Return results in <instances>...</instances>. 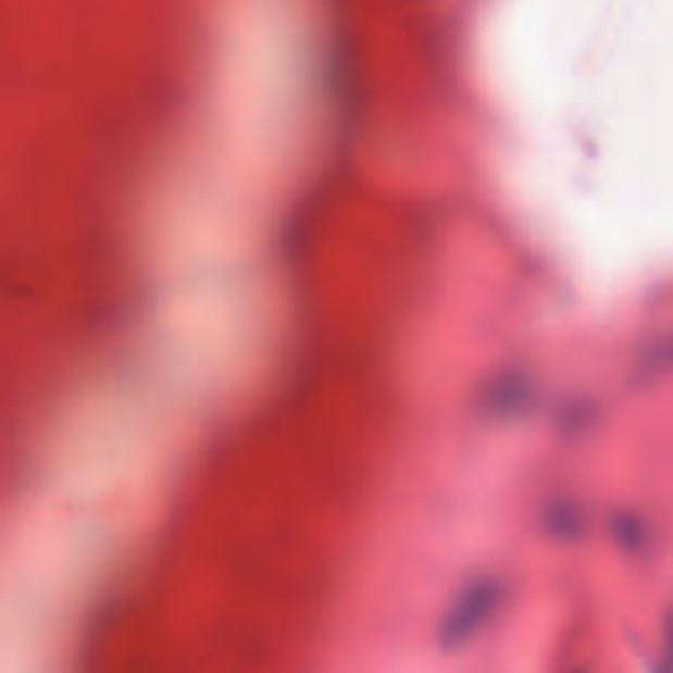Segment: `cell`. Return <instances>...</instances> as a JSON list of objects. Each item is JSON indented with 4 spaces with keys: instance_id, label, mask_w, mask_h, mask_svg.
Here are the masks:
<instances>
[{
    "instance_id": "cell-1",
    "label": "cell",
    "mask_w": 673,
    "mask_h": 673,
    "mask_svg": "<svg viewBox=\"0 0 673 673\" xmlns=\"http://www.w3.org/2000/svg\"><path fill=\"white\" fill-rule=\"evenodd\" d=\"M497 600H500V587L493 582H479L474 584V587L463 589V595L458 597L456 606H452L450 613L445 615L443 624L445 645H461V641L469 639L471 634L493 615Z\"/></svg>"
},
{
    "instance_id": "cell-2",
    "label": "cell",
    "mask_w": 673,
    "mask_h": 673,
    "mask_svg": "<svg viewBox=\"0 0 673 673\" xmlns=\"http://www.w3.org/2000/svg\"><path fill=\"white\" fill-rule=\"evenodd\" d=\"M656 673H673V615L665 624V639H663V652H660V663Z\"/></svg>"
}]
</instances>
